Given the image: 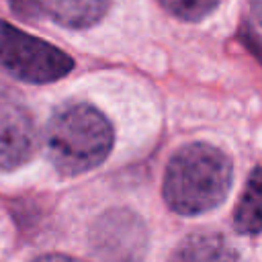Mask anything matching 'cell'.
<instances>
[{
  "label": "cell",
  "mask_w": 262,
  "mask_h": 262,
  "mask_svg": "<svg viewBox=\"0 0 262 262\" xmlns=\"http://www.w3.org/2000/svg\"><path fill=\"white\" fill-rule=\"evenodd\" d=\"M229 156L205 141L182 145L168 162L162 194L180 215H201L221 205L231 188Z\"/></svg>",
  "instance_id": "6da1fadb"
},
{
  "label": "cell",
  "mask_w": 262,
  "mask_h": 262,
  "mask_svg": "<svg viewBox=\"0 0 262 262\" xmlns=\"http://www.w3.org/2000/svg\"><path fill=\"white\" fill-rule=\"evenodd\" d=\"M115 141L111 121L88 102H70L49 117L43 143L53 168L63 176H76L100 166Z\"/></svg>",
  "instance_id": "7a4b0ae2"
},
{
  "label": "cell",
  "mask_w": 262,
  "mask_h": 262,
  "mask_svg": "<svg viewBox=\"0 0 262 262\" xmlns=\"http://www.w3.org/2000/svg\"><path fill=\"white\" fill-rule=\"evenodd\" d=\"M74 61L55 45L0 20V70L27 84H49L68 76Z\"/></svg>",
  "instance_id": "3957f363"
},
{
  "label": "cell",
  "mask_w": 262,
  "mask_h": 262,
  "mask_svg": "<svg viewBox=\"0 0 262 262\" xmlns=\"http://www.w3.org/2000/svg\"><path fill=\"white\" fill-rule=\"evenodd\" d=\"M90 246L102 262H145V223L131 209H111L94 221Z\"/></svg>",
  "instance_id": "277c9868"
},
{
  "label": "cell",
  "mask_w": 262,
  "mask_h": 262,
  "mask_svg": "<svg viewBox=\"0 0 262 262\" xmlns=\"http://www.w3.org/2000/svg\"><path fill=\"white\" fill-rule=\"evenodd\" d=\"M37 147L33 117L20 104L0 106V170H14L27 164Z\"/></svg>",
  "instance_id": "5b68a950"
},
{
  "label": "cell",
  "mask_w": 262,
  "mask_h": 262,
  "mask_svg": "<svg viewBox=\"0 0 262 262\" xmlns=\"http://www.w3.org/2000/svg\"><path fill=\"white\" fill-rule=\"evenodd\" d=\"M37 4L61 27L88 29L106 14L111 0H37Z\"/></svg>",
  "instance_id": "8992f818"
},
{
  "label": "cell",
  "mask_w": 262,
  "mask_h": 262,
  "mask_svg": "<svg viewBox=\"0 0 262 262\" xmlns=\"http://www.w3.org/2000/svg\"><path fill=\"white\" fill-rule=\"evenodd\" d=\"M237 256L223 235L199 231L184 237L168 262H235Z\"/></svg>",
  "instance_id": "52a82bcc"
},
{
  "label": "cell",
  "mask_w": 262,
  "mask_h": 262,
  "mask_svg": "<svg viewBox=\"0 0 262 262\" xmlns=\"http://www.w3.org/2000/svg\"><path fill=\"white\" fill-rule=\"evenodd\" d=\"M233 225L248 235L262 231V166L254 168L246 180L233 213Z\"/></svg>",
  "instance_id": "ba28073f"
},
{
  "label": "cell",
  "mask_w": 262,
  "mask_h": 262,
  "mask_svg": "<svg viewBox=\"0 0 262 262\" xmlns=\"http://www.w3.org/2000/svg\"><path fill=\"white\" fill-rule=\"evenodd\" d=\"M160 4L172 16H176L180 20L196 23V20H203L205 16H209L221 4V0H160Z\"/></svg>",
  "instance_id": "9c48e42d"
},
{
  "label": "cell",
  "mask_w": 262,
  "mask_h": 262,
  "mask_svg": "<svg viewBox=\"0 0 262 262\" xmlns=\"http://www.w3.org/2000/svg\"><path fill=\"white\" fill-rule=\"evenodd\" d=\"M239 39H242V43L248 47V51L262 63V37L252 29V27H248L246 23L239 27Z\"/></svg>",
  "instance_id": "30bf717a"
},
{
  "label": "cell",
  "mask_w": 262,
  "mask_h": 262,
  "mask_svg": "<svg viewBox=\"0 0 262 262\" xmlns=\"http://www.w3.org/2000/svg\"><path fill=\"white\" fill-rule=\"evenodd\" d=\"M8 4H10V8H12V12L18 14L20 18H25V20L35 18V16L41 12L37 0H8Z\"/></svg>",
  "instance_id": "8fae6325"
},
{
  "label": "cell",
  "mask_w": 262,
  "mask_h": 262,
  "mask_svg": "<svg viewBox=\"0 0 262 262\" xmlns=\"http://www.w3.org/2000/svg\"><path fill=\"white\" fill-rule=\"evenodd\" d=\"M33 262H84V260L72 258V256H66V254H45V256L35 258Z\"/></svg>",
  "instance_id": "7c38bea8"
},
{
  "label": "cell",
  "mask_w": 262,
  "mask_h": 262,
  "mask_svg": "<svg viewBox=\"0 0 262 262\" xmlns=\"http://www.w3.org/2000/svg\"><path fill=\"white\" fill-rule=\"evenodd\" d=\"M250 8H252L256 20L262 25V0H250Z\"/></svg>",
  "instance_id": "4fadbf2b"
}]
</instances>
